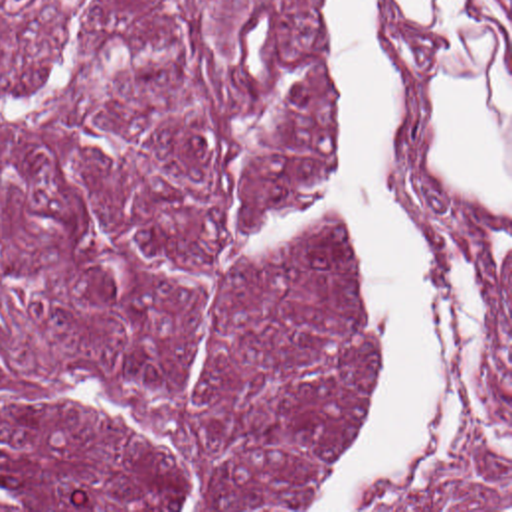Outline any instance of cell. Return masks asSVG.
<instances>
[{
  "label": "cell",
  "mask_w": 512,
  "mask_h": 512,
  "mask_svg": "<svg viewBox=\"0 0 512 512\" xmlns=\"http://www.w3.org/2000/svg\"><path fill=\"white\" fill-rule=\"evenodd\" d=\"M86 501H88L86 495L82 491H76L74 494H72L71 501L76 506H83Z\"/></svg>",
  "instance_id": "6da1fadb"
}]
</instances>
